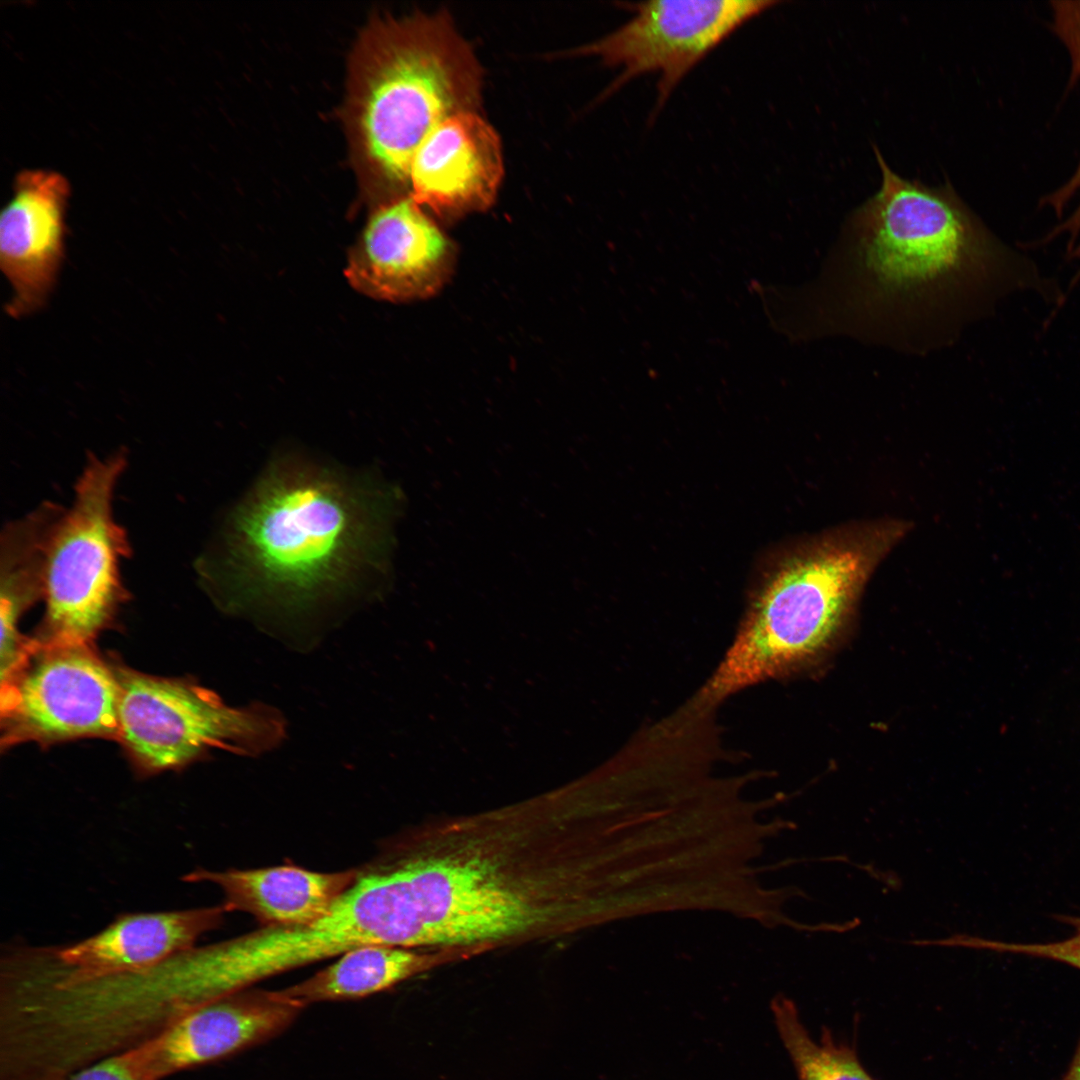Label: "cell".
I'll return each mask as SVG.
<instances>
[{"mask_svg": "<svg viewBox=\"0 0 1080 1080\" xmlns=\"http://www.w3.org/2000/svg\"><path fill=\"white\" fill-rule=\"evenodd\" d=\"M1055 919L1072 927L1073 933L1065 939L1050 942L980 941L978 944L995 951L1055 961L1080 970V915H1056Z\"/></svg>", "mask_w": 1080, "mask_h": 1080, "instance_id": "20", "label": "cell"}, {"mask_svg": "<svg viewBox=\"0 0 1080 1080\" xmlns=\"http://www.w3.org/2000/svg\"><path fill=\"white\" fill-rule=\"evenodd\" d=\"M119 700L117 668L90 645L38 642L1 685V743L118 739Z\"/></svg>", "mask_w": 1080, "mask_h": 1080, "instance_id": "8", "label": "cell"}, {"mask_svg": "<svg viewBox=\"0 0 1080 1080\" xmlns=\"http://www.w3.org/2000/svg\"><path fill=\"white\" fill-rule=\"evenodd\" d=\"M417 917L431 947L490 944L552 920V901L533 875H520L483 849H417L408 860Z\"/></svg>", "mask_w": 1080, "mask_h": 1080, "instance_id": "7", "label": "cell"}, {"mask_svg": "<svg viewBox=\"0 0 1080 1080\" xmlns=\"http://www.w3.org/2000/svg\"><path fill=\"white\" fill-rule=\"evenodd\" d=\"M359 869L320 872L295 865L211 871L197 868L185 883H212L228 912L252 915L262 926H294L325 914L353 884Z\"/></svg>", "mask_w": 1080, "mask_h": 1080, "instance_id": "16", "label": "cell"}, {"mask_svg": "<svg viewBox=\"0 0 1080 1080\" xmlns=\"http://www.w3.org/2000/svg\"><path fill=\"white\" fill-rule=\"evenodd\" d=\"M907 529L895 520L841 528L786 560L754 599L697 704H716L785 675L820 653L870 574Z\"/></svg>", "mask_w": 1080, "mask_h": 1080, "instance_id": "3", "label": "cell"}, {"mask_svg": "<svg viewBox=\"0 0 1080 1080\" xmlns=\"http://www.w3.org/2000/svg\"><path fill=\"white\" fill-rule=\"evenodd\" d=\"M771 1010L798 1080H876L861 1064L855 1046L837 1041L826 1027L818 1041L812 1038L791 1000L777 997Z\"/></svg>", "mask_w": 1080, "mask_h": 1080, "instance_id": "18", "label": "cell"}, {"mask_svg": "<svg viewBox=\"0 0 1080 1080\" xmlns=\"http://www.w3.org/2000/svg\"><path fill=\"white\" fill-rule=\"evenodd\" d=\"M118 740L145 775L177 770L221 748L257 757L286 738L287 722L271 705H227L192 681L117 667Z\"/></svg>", "mask_w": 1080, "mask_h": 1080, "instance_id": "6", "label": "cell"}, {"mask_svg": "<svg viewBox=\"0 0 1080 1080\" xmlns=\"http://www.w3.org/2000/svg\"><path fill=\"white\" fill-rule=\"evenodd\" d=\"M455 250L412 199L379 208L349 258L346 275L361 292L407 301L435 294L448 280Z\"/></svg>", "mask_w": 1080, "mask_h": 1080, "instance_id": "12", "label": "cell"}, {"mask_svg": "<svg viewBox=\"0 0 1080 1080\" xmlns=\"http://www.w3.org/2000/svg\"><path fill=\"white\" fill-rule=\"evenodd\" d=\"M353 93L362 150L405 183L412 158L446 118L479 103L481 69L446 12L377 23L361 42Z\"/></svg>", "mask_w": 1080, "mask_h": 1080, "instance_id": "4", "label": "cell"}, {"mask_svg": "<svg viewBox=\"0 0 1080 1080\" xmlns=\"http://www.w3.org/2000/svg\"><path fill=\"white\" fill-rule=\"evenodd\" d=\"M67 179L55 171L23 170L0 217V266L12 288L6 312L39 311L53 291L64 259Z\"/></svg>", "mask_w": 1080, "mask_h": 1080, "instance_id": "14", "label": "cell"}, {"mask_svg": "<svg viewBox=\"0 0 1080 1080\" xmlns=\"http://www.w3.org/2000/svg\"><path fill=\"white\" fill-rule=\"evenodd\" d=\"M59 1080H156L140 1044L97 1059Z\"/></svg>", "mask_w": 1080, "mask_h": 1080, "instance_id": "21", "label": "cell"}, {"mask_svg": "<svg viewBox=\"0 0 1080 1080\" xmlns=\"http://www.w3.org/2000/svg\"><path fill=\"white\" fill-rule=\"evenodd\" d=\"M503 177L500 139L473 111L437 125L416 150L408 173L411 198L442 216L488 208Z\"/></svg>", "mask_w": 1080, "mask_h": 1080, "instance_id": "15", "label": "cell"}, {"mask_svg": "<svg viewBox=\"0 0 1080 1080\" xmlns=\"http://www.w3.org/2000/svg\"><path fill=\"white\" fill-rule=\"evenodd\" d=\"M777 4L771 0L629 3L626 7L632 12L629 20L570 53L597 57L603 64L620 70L606 94L639 76L656 74L659 110L706 55L746 22Z\"/></svg>", "mask_w": 1080, "mask_h": 1080, "instance_id": "10", "label": "cell"}, {"mask_svg": "<svg viewBox=\"0 0 1080 1080\" xmlns=\"http://www.w3.org/2000/svg\"><path fill=\"white\" fill-rule=\"evenodd\" d=\"M878 192L847 218L810 288L808 336H845L911 354L951 345L1005 297L1064 292L960 199L900 177L874 147Z\"/></svg>", "mask_w": 1080, "mask_h": 1080, "instance_id": "1", "label": "cell"}, {"mask_svg": "<svg viewBox=\"0 0 1080 1080\" xmlns=\"http://www.w3.org/2000/svg\"><path fill=\"white\" fill-rule=\"evenodd\" d=\"M304 1009L282 990L252 987L194 1008L138 1044L162 1080L271 1040Z\"/></svg>", "mask_w": 1080, "mask_h": 1080, "instance_id": "13", "label": "cell"}, {"mask_svg": "<svg viewBox=\"0 0 1080 1080\" xmlns=\"http://www.w3.org/2000/svg\"><path fill=\"white\" fill-rule=\"evenodd\" d=\"M395 936L387 887L377 875L362 873L320 918L294 926H262L210 944L209 956L220 991L229 995L358 947L393 946Z\"/></svg>", "mask_w": 1080, "mask_h": 1080, "instance_id": "9", "label": "cell"}, {"mask_svg": "<svg viewBox=\"0 0 1080 1080\" xmlns=\"http://www.w3.org/2000/svg\"><path fill=\"white\" fill-rule=\"evenodd\" d=\"M126 466L124 450L87 457L72 505L64 509L49 540L40 643L90 645L127 597L120 566L131 549L113 511Z\"/></svg>", "mask_w": 1080, "mask_h": 1080, "instance_id": "5", "label": "cell"}, {"mask_svg": "<svg viewBox=\"0 0 1080 1080\" xmlns=\"http://www.w3.org/2000/svg\"><path fill=\"white\" fill-rule=\"evenodd\" d=\"M224 905L119 914L98 933L70 944L9 945L2 953L1 979L62 982L126 973L155 965L196 946L218 929Z\"/></svg>", "mask_w": 1080, "mask_h": 1080, "instance_id": "11", "label": "cell"}, {"mask_svg": "<svg viewBox=\"0 0 1080 1080\" xmlns=\"http://www.w3.org/2000/svg\"><path fill=\"white\" fill-rule=\"evenodd\" d=\"M394 499L375 474L278 456L197 561L200 580L224 612L311 647L343 608L377 594Z\"/></svg>", "mask_w": 1080, "mask_h": 1080, "instance_id": "2", "label": "cell"}, {"mask_svg": "<svg viewBox=\"0 0 1080 1080\" xmlns=\"http://www.w3.org/2000/svg\"><path fill=\"white\" fill-rule=\"evenodd\" d=\"M435 960L415 949L367 945L345 952L326 968L281 990L305 1008L355 1000L390 989L428 970Z\"/></svg>", "mask_w": 1080, "mask_h": 1080, "instance_id": "17", "label": "cell"}, {"mask_svg": "<svg viewBox=\"0 0 1080 1080\" xmlns=\"http://www.w3.org/2000/svg\"><path fill=\"white\" fill-rule=\"evenodd\" d=\"M1060 1080H1080V1041L1066 1073Z\"/></svg>", "mask_w": 1080, "mask_h": 1080, "instance_id": "22", "label": "cell"}, {"mask_svg": "<svg viewBox=\"0 0 1080 1080\" xmlns=\"http://www.w3.org/2000/svg\"><path fill=\"white\" fill-rule=\"evenodd\" d=\"M1050 27L1064 45L1070 60V84L1080 81V0H1053ZM1040 207H1048L1061 219L1041 239L1029 243V247L1045 246L1054 239L1067 237L1065 258L1080 263V159L1068 180L1039 201ZM1080 282V267L1072 278Z\"/></svg>", "mask_w": 1080, "mask_h": 1080, "instance_id": "19", "label": "cell"}]
</instances>
